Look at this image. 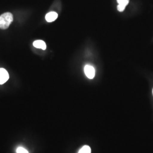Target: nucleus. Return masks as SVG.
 Listing matches in <instances>:
<instances>
[{"label": "nucleus", "instance_id": "nucleus-1", "mask_svg": "<svg viewBox=\"0 0 153 153\" xmlns=\"http://www.w3.org/2000/svg\"><path fill=\"white\" fill-rule=\"evenodd\" d=\"M13 21V16L10 13L7 12L0 16V28L5 30L9 27Z\"/></svg>", "mask_w": 153, "mask_h": 153}, {"label": "nucleus", "instance_id": "nucleus-2", "mask_svg": "<svg viewBox=\"0 0 153 153\" xmlns=\"http://www.w3.org/2000/svg\"><path fill=\"white\" fill-rule=\"evenodd\" d=\"M84 71L85 75L89 79H93L95 76V71L93 66L87 65L85 66Z\"/></svg>", "mask_w": 153, "mask_h": 153}, {"label": "nucleus", "instance_id": "nucleus-3", "mask_svg": "<svg viewBox=\"0 0 153 153\" xmlns=\"http://www.w3.org/2000/svg\"><path fill=\"white\" fill-rule=\"evenodd\" d=\"M9 78L8 72L5 69L0 68V85L5 83Z\"/></svg>", "mask_w": 153, "mask_h": 153}, {"label": "nucleus", "instance_id": "nucleus-4", "mask_svg": "<svg viewBox=\"0 0 153 153\" xmlns=\"http://www.w3.org/2000/svg\"><path fill=\"white\" fill-rule=\"evenodd\" d=\"M129 0H117L118 3L117 10L120 12L124 11L126 5L129 4Z\"/></svg>", "mask_w": 153, "mask_h": 153}, {"label": "nucleus", "instance_id": "nucleus-5", "mask_svg": "<svg viewBox=\"0 0 153 153\" xmlns=\"http://www.w3.org/2000/svg\"><path fill=\"white\" fill-rule=\"evenodd\" d=\"M57 17H58L57 13H56L55 11H51L48 13L45 16V19L47 22H53L57 18Z\"/></svg>", "mask_w": 153, "mask_h": 153}, {"label": "nucleus", "instance_id": "nucleus-6", "mask_svg": "<svg viewBox=\"0 0 153 153\" xmlns=\"http://www.w3.org/2000/svg\"><path fill=\"white\" fill-rule=\"evenodd\" d=\"M33 45L35 47V48H41V49H43V50H45L46 49V44L45 43L44 41L43 40H36L33 43Z\"/></svg>", "mask_w": 153, "mask_h": 153}, {"label": "nucleus", "instance_id": "nucleus-7", "mask_svg": "<svg viewBox=\"0 0 153 153\" xmlns=\"http://www.w3.org/2000/svg\"><path fill=\"white\" fill-rule=\"evenodd\" d=\"M91 148L88 145L83 146L79 151L78 153H91Z\"/></svg>", "mask_w": 153, "mask_h": 153}, {"label": "nucleus", "instance_id": "nucleus-8", "mask_svg": "<svg viewBox=\"0 0 153 153\" xmlns=\"http://www.w3.org/2000/svg\"><path fill=\"white\" fill-rule=\"evenodd\" d=\"M16 153H29L27 150H26L25 148L19 146L16 149Z\"/></svg>", "mask_w": 153, "mask_h": 153}, {"label": "nucleus", "instance_id": "nucleus-9", "mask_svg": "<svg viewBox=\"0 0 153 153\" xmlns=\"http://www.w3.org/2000/svg\"></svg>", "mask_w": 153, "mask_h": 153}]
</instances>
